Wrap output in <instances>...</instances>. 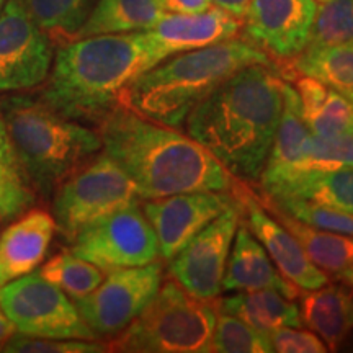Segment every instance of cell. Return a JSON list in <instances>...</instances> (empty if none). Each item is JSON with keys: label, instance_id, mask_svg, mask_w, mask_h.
Returning <instances> with one entry per match:
<instances>
[{"label": "cell", "instance_id": "1", "mask_svg": "<svg viewBox=\"0 0 353 353\" xmlns=\"http://www.w3.org/2000/svg\"><path fill=\"white\" fill-rule=\"evenodd\" d=\"M283 85L272 64L247 65L190 112L185 131L229 175L257 182L280 123Z\"/></svg>", "mask_w": 353, "mask_h": 353}, {"label": "cell", "instance_id": "2", "mask_svg": "<svg viewBox=\"0 0 353 353\" xmlns=\"http://www.w3.org/2000/svg\"><path fill=\"white\" fill-rule=\"evenodd\" d=\"M101 149L134 182L141 200L231 190L229 172L195 139L120 105L99 123Z\"/></svg>", "mask_w": 353, "mask_h": 353}, {"label": "cell", "instance_id": "3", "mask_svg": "<svg viewBox=\"0 0 353 353\" xmlns=\"http://www.w3.org/2000/svg\"><path fill=\"white\" fill-rule=\"evenodd\" d=\"M154 65L145 32L79 38L56 52L38 97L70 120L99 125L120 107L134 79Z\"/></svg>", "mask_w": 353, "mask_h": 353}, {"label": "cell", "instance_id": "4", "mask_svg": "<svg viewBox=\"0 0 353 353\" xmlns=\"http://www.w3.org/2000/svg\"><path fill=\"white\" fill-rule=\"evenodd\" d=\"M252 64H272V61L255 44L237 38L179 52L134 79L121 105L148 120L182 128L201 100Z\"/></svg>", "mask_w": 353, "mask_h": 353}, {"label": "cell", "instance_id": "5", "mask_svg": "<svg viewBox=\"0 0 353 353\" xmlns=\"http://www.w3.org/2000/svg\"><path fill=\"white\" fill-rule=\"evenodd\" d=\"M0 110L26 182L43 195L101 151L99 130L64 117L38 95L7 97Z\"/></svg>", "mask_w": 353, "mask_h": 353}, {"label": "cell", "instance_id": "6", "mask_svg": "<svg viewBox=\"0 0 353 353\" xmlns=\"http://www.w3.org/2000/svg\"><path fill=\"white\" fill-rule=\"evenodd\" d=\"M216 321L218 309L176 281H167L144 311L108 342V352L210 353Z\"/></svg>", "mask_w": 353, "mask_h": 353}, {"label": "cell", "instance_id": "7", "mask_svg": "<svg viewBox=\"0 0 353 353\" xmlns=\"http://www.w3.org/2000/svg\"><path fill=\"white\" fill-rule=\"evenodd\" d=\"M139 200L138 188L126 172L105 152L97 154L54 190L56 231L70 244L88 224Z\"/></svg>", "mask_w": 353, "mask_h": 353}, {"label": "cell", "instance_id": "8", "mask_svg": "<svg viewBox=\"0 0 353 353\" xmlns=\"http://www.w3.org/2000/svg\"><path fill=\"white\" fill-rule=\"evenodd\" d=\"M0 304L19 334L99 341L74 301L39 273L32 272L0 286Z\"/></svg>", "mask_w": 353, "mask_h": 353}, {"label": "cell", "instance_id": "9", "mask_svg": "<svg viewBox=\"0 0 353 353\" xmlns=\"http://www.w3.org/2000/svg\"><path fill=\"white\" fill-rule=\"evenodd\" d=\"M70 252L108 273L154 262L159 244L143 208L134 203L83 228L70 242Z\"/></svg>", "mask_w": 353, "mask_h": 353}, {"label": "cell", "instance_id": "10", "mask_svg": "<svg viewBox=\"0 0 353 353\" xmlns=\"http://www.w3.org/2000/svg\"><path fill=\"white\" fill-rule=\"evenodd\" d=\"M161 286L162 265L154 260L143 267L108 272L90 294L74 304L99 341L113 339L144 311Z\"/></svg>", "mask_w": 353, "mask_h": 353}, {"label": "cell", "instance_id": "11", "mask_svg": "<svg viewBox=\"0 0 353 353\" xmlns=\"http://www.w3.org/2000/svg\"><path fill=\"white\" fill-rule=\"evenodd\" d=\"M241 216V203L237 200L169 260L174 281L192 296L211 301L223 294V278Z\"/></svg>", "mask_w": 353, "mask_h": 353}, {"label": "cell", "instance_id": "12", "mask_svg": "<svg viewBox=\"0 0 353 353\" xmlns=\"http://www.w3.org/2000/svg\"><path fill=\"white\" fill-rule=\"evenodd\" d=\"M52 61L51 38L30 19L20 0H7L0 12V94L41 85Z\"/></svg>", "mask_w": 353, "mask_h": 353}, {"label": "cell", "instance_id": "13", "mask_svg": "<svg viewBox=\"0 0 353 353\" xmlns=\"http://www.w3.org/2000/svg\"><path fill=\"white\" fill-rule=\"evenodd\" d=\"M236 203L228 192H190L145 200L143 211L156 232L159 255L169 262L203 228Z\"/></svg>", "mask_w": 353, "mask_h": 353}, {"label": "cell", "instance_id": "14", "mask_svg": "<svg viewBox=\"0 0 353 353\" xmlns=\"http://www.w3.org/2000/svg\"><path fill=\"white\" fill-rule=\"evenodd\" d=\"M316 0H250L244 32L250 43L280 59H293L309 44Z\"/></svg>", "mask_w": 353, "mask_h": 353}, {"label": "cell", "instance_id": "15", "mask_svg": "<svg viewBox=\"0 0 353 353\" xmlns=\"http://www.w3.org/2000/svg\"><path fill=\"white\" fill-rule=\"evenodd\" d=\"M241 210L245 226L257 237L278 272L299 290H317L329 283V275L316 267L296 237L263 208L259 198L242 188Z\"/></svg>", "mask_w": 353, "mask_h": 353}, {"label": "cell", "instance_id": "16", "mask_svg": "<svg viewBox=\"0 0 353 353\" xmlns=\"http://www.w3.org/2000/svg\"><path fill=\"white\" fill-rule=\"evenodd\" d=\"M242 21L219 7L200 13H165L145 30L156 64L179 52L200 50L236 38Z\"/></svg>", "mask_w": 353, "mask_h": 353}, {"label": "cell", "instance_id": "17", "mask_svg": "<svg viewBox=\"0 0 353 353\" xmlns=\"http://www.w3.org/2000/svg\"><path fill=\"white\" fill-rule=\"evenodd\" d=\"M56 221L46 210L25 211L0 236V286L28 275L46 257Z\"/></svg>", "mask_w": 353, "mask_h": 353}, {"label": "cell", "instance_id": "18", "mask_svg": "<svg viewBox=\"0 0 353 353\" xmlns=\"http://www.w3.org/2000/svg\"><path fill=\"white\" fill-rule=\"evenodd\" d=\"M275 290L291 299L299 296V288L276 272L267 250L245 224H239L228 257L223 278V293Z\"/></svg>", "mask_w": 353, "mask_h": 353}, {"label": "cell", "instance_id": "19", "mask_svg": "<svg viewBox=\"0 0 353 353\" xmlns=\"http://www.w3.org/2000/svg\"><path fill=\"white\" fill-rule=\"evenodd\" d=\"M311 136V131L303 117L301 100H299L296 88L285 82L280 123H278L267 164L260 175L262 190L286 182L301 172Z\"/></svg>", "mask_w": 353, "mask_h": 353}, {"label": "cell", "instance_id": "20", "mask_svg": "<svg viewBox=\"0 0 353 353\" xmlns=\"http://www.w3.org/2000/svg\"><path fill=\"white\" fill-rule=\"evenodd\" d=\"M303 324L337 350L353 332V290L345 283H327L299 296Z\"/></svg>", "mask_w": 353, "mask_h": 353}, {"label": "cell", "instance_id": "21", "mask_svg": "<svg viewBox=\"0 0 353 353\" xmlns=\"http://www.w3.org/2000/svg\"><path fill=\"white\" fill-rule=\"evenodd\" d=\"M216 309L236 316L260 332L270 335L280 327H303L299 306L293 299L275 290L237 291L221 298Z\"/></svg>", "mask_w": 353, "mask_h": 353}, {"label": "cell", "instance_id": "22", "mask_svg": "<svg viewBox=\"0 0 353 353\" xmlns=\"http://www.w3.org/2000/svg\"><path fill=\"white\" fill-rule=\"evenodd\" d=\"M262 192L267 196L296 198L353 214V167L304 172Z\"/></svg>", "mask_w": 353, "mask_h": 353}, {"label": "cell", "instance_id": "23", "mask_svg": "<svg viewBox=\"0 0 353 353\" xmlns=\"http://www.w3.org/2000/svg\"><path fill=\"white\" fill-rule=\"evenodd\" d=\"M259 201L273 218L280 221L296 237L311 262L321 270L337 275L353 267V236L312 228L276 208L265 198H259Z\"/></svg>", "mask_w": 353, "mask_h": 353}, {"label": "cell", "instance_id": "24", "mask_svg": "<svg viewBox=\"0 0 353 353\" xmlns=\"http://www.w3.org/2000/svg\"><path fill=\"white\" fill-rule=\"evenodd\" d=\"M165 15L161 0H99L76 34V39L145 32Z\"/></svg>", "mask_w": 353, "mask_h": 353}, {"label": "cell", "instance_id": "25", "mask_svg": "<svg viewBox=\"0 0 353 353\" xmlns=\"http://www.w3.org/2000/svg\"><path fill=\"white\" fill-rule=\"evenodd\" d=\"M294 70L317 79L353 103V46L306 48L294 57Z\"/></svg>", "mask_w": 353, "mask_h": 353}, {"label": "cell", "instance_id": "26", "mask_svg": "<svg viewBox=\"0 0 353 353\" xmlns=\"http://www.w3.org/2000/svg\"><path fill=\"white\" fill-rule=\"evenodd\" d=\"M20 3L51 41L61 46L76 39L94 8V0H20Z\"/></svg>", "mask_w": 353, "mask_h": 353}, {"label": "cell", "instance_id": "27", "mask_svg": "<svg viewBox=\"0 0 353 353\" xmlns=\"http://www.w3.org/2000/svg\"><path fill=\"white\" fill-rule=\"evenodd\" d=\"M39 275L76 301L99 286L107 273L72 252H61L39 268Z\"/></svg>", "mask_w": 353, "mask_h": 353}, {"label": "cell", "instance_id": "28", "mask_svg": "<svg viewBox=\"0 0 353 353\" xmlns=\"http://www.w3.org/2000/svg\"><path fill=\"white\" fill-rule=\"evenodd\" d=\"M33 200V188L26 182L17 162L0 110V218H15L23 214Z\"/></svg>", "mask_w": 353, "mask_h": 353}, {"label": "cell", "instance_id": "29", "mask_svg": "<svg viewBox=\"0 0 353 353\" xmlns=\"http://www.w3.org/2000/svg\"><path fill=\"white\" fill-rule=\"evenodd\" d=\"M353 46V0H327L317 6L307 48Z\"/></svg>", "mask_w": 353, "mask_h": 353}, {"label": "cell", "instance_id": "30", "mask_svg": "<svg viewBox=\"0 0 353 353\" xmlns=\"http://www.w3.org/2000/svg\"><path fill=\"white\" fill-rule=\"evenodd\" d=\"M272 353L268 334L254 329L239 317L218 311L210 353Z\"/></svg>", "mask_w": 353, "mask_h": 353}, {"label": "cell", "instance_id": "31", "mask_svg": "<svg viewBox=\"0 0 353 353\" xmlns=\"http://www.w3.org/2000/svg\"><path fill=\"white\" fill-rule=\"evenodd\" d=\"M267 201L275 205L285 213H288L293 218H296L301 223H306L309 226L324 229V231H332L345 236H353V214L345 211H337L327 206L314 205L296 198H273L262 195Z\"/></svg>", "mask_w": 353, "mask_h": 353}, {"label": "cell", "instance_id": "32", "mask_svg": "<svg viewBox=\"0 0 353 353\" xmlns=\"http://www.w3.org/2000/svg\"><path fill=\"white\" fill-rule=\"evenodd\" d=\"M342 167H353V132L334 138H321L312 134L299 174L334 170Z\"/></svg>", "mask_w": 353, "mask_h": 353}, {"label": "cell", "instance_id": "33", "mask_svg": "<svg viewBox=\"0 0 353 353\" xmlns=\"http://www.w3.org/2000/svg\"><path fill=\"white\" fill-rule=\"evenodd\" d=\"M306 125L311 134L321 138L352 134L353 132V103L345 97L329 88L325 100L314 113L306 118Z\"/></svg>", "mask_w": 353, "mask_h": 353}, {"label": "cell", "instance_id": "34", "mask_svg": "<svg viewBox=\"0 0 353 353\" xmlns=\"http://www.w3.org/2000/svg\"><path fill=\"white\" fill-rule=\"evenodd\" d=\"M7 353H101L108 352V343L83 339H46L30 337L17 332L3 345Z\"/></svg>", "mask_w": 353, "mask_h": 353}, {"label": "cell", "instance_id": "35", "mask_svg": "<svg viewBox=\"0 0 353 353\" xmlns=\"http://www.w3.org/2000/svg\"><path fill=\"white\" fill-rule=\"evenodd\" d=\"M272 350L278 353H325L327 345L312 330L301 327H280L268 335Z\"/></svg>", "mask_w": 353, "mask_h": 353}, {"label": "cell", "instance_id": "36", "mask_svg": "<svg viewBox=\"0 0 353 353\" xmlns=\"http://www.w3.org/2000/svg\"><path fill=\"white\" fill-rule=\"evenodd\" d=\"M165 13H200L213 7L211 0H161Z\"/></svg>", "mask_w": 353, "mask_h": 353}, {"label": "cell", "instance_id": "37", "mask_svg": "<svg viewBox=\"0 0 353 353\" xmlns=\"http://www.w3.org/2000/svg\"><path fill=\"white\" fill-rule=\"evenodd\" d=\"M211 2H213L214 7L223 8V10L231 13L236 19L242 20L244 19L247 6H249L250 0H211Z\"/></svg>", "mask_w": 353, "mask_h": 353}, {"label": "cell", "instance_id": "38", "mask_svg": "<svg viewBox=\"0 0 353 353\" xmlns=\"http://www.w3.org/2000/svg\"><path fill=\"white\" fill-rule=\"evenodd\" d=\"M15 334H17L15 325H13V322L8 319L6 311H3L2 304H0V350H2L3 345H6V343L10 341Z\"/></svg>", "mask_w": 353, "mask_h": 353}, {"label": "cell", "instance_id": "39", "mask_svg": "<svg viewBox=\"0 0 353 353\" xmlns=\"http://www.w3.org/2000/svg\"><path fill=\"white\" fill-rule=\"evenodd\" d=\"M337 278L341 281H343L347 286H350V288L353 290V267L347 268V270H343L341 273H337Z\"/></svg>", "mask_w": 353, "mask_h": 353}, {"label": "cell", "instance_id": "40", "mask_svg": "<svg viewBox=\"0 0 353 353\" xmlns=\"http://www.w3.org/2000/svg\"><path fill=\"white\" fill-rule=\"evenodd\" d=\"M6 2H7V0H0V12H2V8H3V6H6Z\"/></svg>", "mask_w": 353, "mask_h": 353}, {"label": "cell", "instance_id": "41", "mask_svg": "<svg viewBox=\"0 0 353 353\" xmlns=\"http://www.w3.org/2000/svg\"><path fill=\"white\" fill-rule=\"evenodd\" d=\"M317 3H322V2H327V0H316Z\"/></svg>", "mask_w": 353, "mask_h": 353}]
</instances>
